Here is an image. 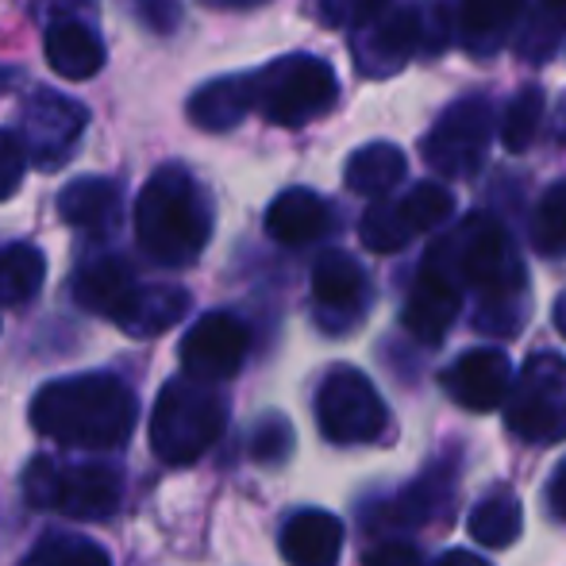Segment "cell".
Returning <instances> with one entry per match:
<instances>
[{
  "label": "cell",
  "mask_w": 566,
  "mask_h": 566,
  "mask_svg": "<svg viewBox=\"0 0 566 566\" xmlns=\"http://www.w3.org/2000/svg\"><path fill=\"white\" fill-rule=\"evenodd\" d=\"M332 224L328 201L316 197L313 189H285L266 209V231L282 247H305L321 239Z\"/></svg>",
  "instance_id": "ac0fdd59"
},
{
  "label": "cell",
  "mask_w": 566,
  "mask_h": 566,
  "mask_svg": "<svg viewBox=\"0 0 566 566\" xmlns=\"http://www.w3.org/2000/svg\"><path fill=\"white\" fill-rule=\"evenodd\" d=\"M544 124V90L539 85H524L501 113V147L509 155H524L532 147V139L539 135Z\"/></svg>",
  "instance_id": "4316f807"
},
{
  "label": "cell",
  "mask_w": 566,
  "mask_h": 566,
  "mask_svg": "<svg viewBox=\"0 0 566 566\" xmlns=\"http://www.w3.org/2000/svg\"><path fill=\"white\" fill-rule=\"evenodd\" d=\"M521 12H524V0H462V12H459L462 43L478 54H490L509 35V28H513Z\"/></svg>",
  "instance_id": "cb8c5ba5"
},
{
  "label": "cell",
  "mask_w": 566,
  "mask_h": 566,
  "mask_svg": "<svg viewBox=\"0 0 566 566\" xmlns=\"http://www.w3.org/2000/svg\"><path fill=\"white\" fill-rule=\"evenodd\" d=\"M119 189L108 178H77L59 193V217L74 228L101 231L113 224Z\"/></svg>",
  "instance_id": "603a6c76"
},
{
  "label": "cell",
  "mask_w": 566,
  "mask_h": 566,
  "mask_svg": "<svg viewBox=\"0 0 566 566\" xmlns=\"http://www.w3.org/2000/svg\"><path fill=\"white\" fill-rule=\"evenodd\" d=\"M547 501H552V513L566 521V462L552 474V482H547Z\"/></svg>",
  "instance_id": "74e56055"
},
{
  "label": "cell",
  "mask_w": 566,
  "mask_h": 566,
  "mask_svg": "<svg viewBox=\"0 0 566 566\" xmlns=\"http://www.w3.org/2000/svg\"><path fill=\"white\" fill-rule=\"evenodd\" d=\"M189 308V293L178 290V285H147V290L135 293L132 308L124 313L119 328L135 339H147V336H163L166 328L186 316Z\"/></svg>",
  "instance_id": "7402d4cb"
},
{
  "label": "cell",
  "mask_w": 566,
  "mask_h": 566,
  "mask_svg": "<svg viewBox=\"0 0 566 566\" xmlns=\"http://www.w3.org/2000/svg\"><path fill=\"white\" fill-rule=\"evenodd\" d=\"M313 297L328 316H358L370 297L366 270L350 254L324 251L313 266Z\"/></svg>",
  "instance_id": "2e32d148"
},
{
  "label": "cell",
  "mask_w": 566,
  "mask_h": 566,
  "mask_svg": "<svg viewBox=\"0 0 566 566\" xmlns=\"http://www.w3.org/2000/svg\"><path fill=\"white\" fill-rule=\"evenodd\" d=\"M459 308H462L459 266H454V251L448 239V243H436L428 251L424 266H420L417 282H412L409 305H405V328L420 343H440L451 332Z\"/></svg>",
  "instance_id": "30bf717a"
},
{
  "label": "cell",
  "mask_w": 566,
  "mask_h": 566,
  "mask_svg": "<svg viewBox=\"0 0 566 566\" xmlns=\"http://www.w3.org/2000/svg\"><path fill=\"white\" fill-rule=\"evenodd\" d=\"M366 566H420V552L412 544H381L378 552L366 555Z\"/></svg>",
  "instance_id": "d590c367"
},
{
  "label": "cell",
  "mask_w": 566,
  "mask_h": 566,
  "mask_svg": "<svg viewBox=\"0 0 566 566\" xmlns=\"http://www.w3.org/2000/svg\"><path fill=\"white\" fill-rule=\"evenodd\" d=\"M139 420L132 389L113 374H77L43 386L31 401L35 432L70 448H119Z\"/></svg>",
  "instance_id": "6da1fadb"
},
{
  "label": "cell",
  "mask_w": 566,
  "mask_h": 566,
  "mask_svg": "<svg viewBox=\"0 0 566 566\" xmlns=\"http://www.w3.org/2000/svg\"><path fill=\"white\" fill-rule=\"evenodd\" d=\"M143 285L135 282L132 266H127L124 259H101L93 262V266H85L82 274H77L74 282V293L77 301H82L90 313H101L108 316V321H124V313L132 308L135 293H139Z\"/></svg>",
  "instance_id": "d6986e66"
},
{
  "label": "cell",
  "mask_w": 566,
  "mask_h": 566,
  "mask_svg": "<svg viewBox=\"0 0 566 566\" xmlns=\"http://www.w3.org/2000/svg\"><path fill=\"white\" fill-rule=\"evenodd\" d=\"M424 12L420 8H394L389 15H381L378 23L363 31L355 39V62L366 77H389L401 66H409V59L424 43Z\"/></svg>",
  "instance_id": "5bb4252c"
},
{
  "label": "cell",
  "mask_w": 566,
  "mask_h": 566,
  "mask_svg": "<svg viewBox=\"0 0 566 566\" xmlns=\"http://www.w3.org/2000/svg\"><path fill=\"white\" fill-rule=\"evenodd\" d=\"M31 505L59 509L74 521H105L119 505V478L108 467H51L35 459L23 478Z\"/></svg>",
  "instance_id": "52a82bcc"
},
{
  "label": "cell",
  "mask_w": 566,
  "mask_h": 566,
  "mask_svg": "<svg viewBox=\"0 0 566 566\" xmlns=\"http://www.w3.org/2000/svg\"><path fill=\"white\" fill-rule=\"evenodd\" d=\"M405 170H409V163H405V155L394 143H366V147H358L355 155L347 158L343 181H347L350 193L381 201L389 189L401 186Z\"/></svg>",
  "instance_id": "ffe728a7"
},
{
  "label": "cell",
  "mask_w": 566,
  "mask_h": 566,
  "mask_svg": "<svg viewBox=\"0 0 566 566\" xmlns=\"http://www.w3.org/2000/svg\"><path fill=\"white\" fill-rule=\"evenodd\" d=\"M358 239H363L366 251L374 254H397L401 247H409L412 228L405 224L401 209L397 205H374L363 212V224H358Z\"/></svg>",
  "instance_id": "4dcf8cb0"
},
{
  "label": "cell",
  "mask_w": 566,
  "mask_h": 566,
  "mask_svg": "<svg viewBox=\"0 0 566 566\" xmlns=\"http://www.w3.org/2000/svg\"><path fill=\"white\" fill-rule=\"evenodd\" d=\"M563 35H566V0H536L532 20L516 46H521L524 59L544 62L547 54H555V46L563 43Z\"/></svg>",
  "instance_id": "f546056e"
},
{
  "label": "cell",
  "mask_w": 566,
  "mask_h": 566,
  "mask_svg": "<svg viewBox=\"0 0 566 566\" xmlns=\"http://www.w3.org/2000/svg\"><path fill=\"white\" fill-rule=\"evenodd\" d=\"M316 424L332 443H374L386 432V405L363 370L339 366L316 394Z\"/></svg>",
  "instance_id": "ba28073f"
},
{
  "label": "cell",
  "mask_w": 566,
  "mask_h": 566,
  "mask_svg": "<svg viewBox=\"0 0 566 566\" xmlns=\"http://www.w3.org/2000/svg\"><path fill=\"white\" fill-rule=\"evenodd\" d=\"M397 209H401L405 224L412 228V235H420V231H436L440 224H448L454 212V193L440 181H420V186L409 189V197Z\"/></svg>",
  "instance_id": "f1b7e54d"
},
{
  "label": "cell",
  "mask_w": 566,
  "mask_h": 566,
  "mask_svg": "<svg viewBox=\"0 0 566 566\" xmlns=\"http://www.w3.org/2000/svg\"><path fill=\"white\" fill-rule=\"evenodd\" d=\"M493 132V108L485 97H462L436 119V127L420 143V155L440 178H470L485 163Z\"/></svg>",
  "instance_id": "9c48e42d"
},
{
  "label": "cell",
  "mask_w": 566,
  "mask_h": 566,
  "mask_svg": "<svg viewBox=\"0 0 566 566\" xmlns=\"http://www.w3.org/2000/svg\"><path fill=\"white\" fill-rule=\"evenodd\" d=\"M343 552V524L324 509H305L282 528V555L290 566H336Z\"/></svg>",
  "instance_id": "e0dca14e"
},
{
  "label": "cell",
  "mask_w": 566,
  "mask_h": 566,
  "mask_svg": "<svg viewBox=\"0 0 566 566\" xmlns=\"http://www.w3.org/2000/svg\"><path fill=\"white\" fill-rule=\"evenodd\" d=\"M224 420V401L205 381L178 378L158 394L150 412V448L163 462H193L220 440Z\"/></svg>",
  "instance_id": "5b68a950"
},
{
  "label": "cell",
  "mask_w": 566,
  "mask_h": 566,
  "mask_svg": "<svg viewBox=\"0 0 566 566\" xmlns=\"http://www.w3.org/2000/svg\"><path fill=\"white\" fill-rule=\"evenodd\" d=\"M247 347H251V332L243 321H235L231 313H209L181 339V370L186 378L212 386L243 366Z\"/></svg>",
  "instance_id": "8fae6325"
},
{
  "label": "cell",
  "mask_w": 566,
  "mask_h": 566,
  "mask_svg": "<svg viewBox=\"0 0 566 566\" xmlns=\"http://www.w3.org/2000/svg\"><path fill=\"white\" fill-rule=\"evenodd\" d=\"M43 46H46V66L59 77H66V82H85V77L101 74V66H105V43H101V35L85 20H74V15H59L46 28Z\"/></svg>",
  "instance_id": "9a60e30c"
},
{
  "label": "cell",
  "mask_w": 566,
  "mask_h": 566,
  "mask_svg": "<svg viewBox=\"0 0 566 566\" xmlns=\"http://www.w3.org/2000/svg\"><path fill=\"white\" fill-rule=\"evenodd\" d=\"M46 277V259L39 247L12 243L0 251V305H23L39 293Z\"/></svg>",
  "instance_id": "484cf974"
},
{
  "label": "cell",
  "mask_w": 566,
  "mask_h": 566,
  "mask_svg": "<svg viewBox=\"0 0 566 566\" xmlns=\"http://www.w3.org/2000/svg\"><path fill=\"white\" fill-rule=\"evenodd\" d=\"M224 8H254V4H266V0H217Z\"/></svg>",
  "instance_id": "60d3db41"
},
{
  "label": "cell",
  "mask_w": 566,
  "mask_h": 566,
  "mask_svg": "<svg viewBox=\"0 0 566 566\" xmlns=\"http://www.w3.org/2000/svg\"><path fill=\"white\" fill-rule=\"evenodd\" d=\"M459 277L482 293V313L478 328L493 321V313H505L513 328H521V297H524V266L516 247L509 243L505 228L490 217L467 220L459 239H451Z\"/></svg>",
  "instance_id": "3957f363"
},
{
  "label": "cell",
  "mask_w": 566,
  "mask_h": 566,
  "mask_svg": "<svg viewBox=\"0 0 566 566\" xmlns=\"http://www.w3.org/2000/svg\"><path fill=\"white\" fill-rule=\"evenodd\" d=\"M135 231L143 251L163 266H189L205 251L212 212L197 181L181 166H163L143 186L135 205Z\"/></svg>",
  "instance_id": "7a4b0ae2"
},
{
  "label": "cell",
  "mask_w": 566,
  "mask_h": 566,
  "mask_svg": "<svg viewBox=\"0 0 566 566\" xmlns=\"http://www.w3.org/2000/svg\"><path fill=\"white\" fill-rule=\"evenodd\" d=\"M135 8H139V15L150 23V28L158 31H170L174 23H178V0H135Z\"/></svg>",
  "instance_id": "8d00e7d4"
},
{
  "label": "cell",
  "mask_w": 566,
  "mask_h": 566,
  "mask_svg": "<svg viewBox=\"0 0 566 566\" xmlns=\"http://www.w3.org/2000/svg\"><path fill=\"white\" fill-rule=\"evenodd\" d=\"M251 97L270 124L301 127L336 105L339 77L316 54H285L251 74Z\"/></svg>",
  "instance_id": "277c9868"
},
{
  "label": "cell",
  "mask_w": 566,
  "mask_h": 566,
  "mask_svg": "<svg viewBox=\"0 0 566 566\" xmlns=\"http://www.w3.org/2000/svg\"><path fill=\"white\" fill-rule=\"evenodd\" d=\"M90 124V113H85L77 101L62 97V93L39 90L35 97L23 108V147H28V158H35L43 170H54L70 158L77 135Z\"/></svg>",
  "instance_id": "7c38bea8"
},
{
  "label": "cell",
  "mask_w": 566,
  "mask_h": 566,
  "mask_svg": "<svg viewBox=\"0 0 566 566\" xmlns=\"http://www.w3.org/2000/svg\"><path fill=\"white\" fill-rule=\"evenodd\" d=\"M505 424L528 443L566 440V358L539 350L516 374L505 401Z\"/></svg>",
  "instance_id": "8992f818"
},
{
  "label": "cell",
  "mask_w": 566,
  "mask_h": 566,
  "mask_svg": "<svg viewBox=\"0 0 566 566\" xmlns=\"http://www.w3.org/2000/svg\"><path fill=\"white\" fill-rule=\"evenodd\" d=\"M555 328L563 332V339H566V293L559 301H555Z\"/></svg>",
  "instance_id": "ab89813d"
},
{
  "label": "cell",
  "mask_w": 566,
  "mask_h": 566,
  "mask_svg": "<svg viewBox=\"0 0 566 566\" xmlns=\"http://www.w3.org/2000/svg\"><path fill=\"white\" fill-rule=\"evenodd\" d=\"M440 566H490V563H485V559H478L474 552H462V547H454V552L443 555Z\"/></svg>",
  "instance_id": "f35d334b"
},
{
  "label": "cell",
  "mask_w": 566,
  "mask_h": 566,
  "mask_svg": "<svg viewBox=\"0 0 566 566\" xmlns=\"http://www.w3.org/2000/svg\"><path fill=\"white\" fill-rule=\"evenodd\" d=\"M316 12L328 28H355L366 31L381 15L394 12V0H316Z\"/></svg>",
  "instance_id": "1f68e13d"
},
{
  "label": "cell",
  "mask_w": 566,
  "mask_h": 566,
  "mask_svg": "<svg viewBox=\"0 0 566 566\" xmlns=\"http://www.w3.org/2000/svg\"><path fill=\"white\" fill-rule=\"evenodd\" d=\"M46 566H108V555L97 544H62Z\"/></svg>",
  "instance_id": "e575fe53"
},
{
  "label": "cell",
  "mask_w": 566,
  "mask_h": 566,
  "mask_svg": "<svg viewBox=\"0 0 566 566\" xmlns=\"http://www.w3.org/2000/svg\"><path fill=\"white\" fill-rule=\"evenodd\" d=\"M524 528V509L513 493H490L485 501H478L470 513V536L482 547H509L516 544Z\"/></svg>",
  "instance_id": "d4e9b609"
},
{
  "label": "cell",
  "mask_w": 566,
  "mask_h": 566,
  "mask_svg": "<svg viewBox=\"0 0 566 566\" xmlns=\"http://www.w3.org/2000/svg\"><path fill=\"white\" fill-rule=\"evenodd\" d=\"M23 170H28V147L20 135L0 132V201L15 197V189L23 186Z\"/></svg>",
  "instance_id": "d6a6232c"
},
{
  "label": "cell",
  "mask_w": 566,
  "mask_h": 566,
  "mask_svg": "<svg viewBox=\"0 0 566 566\" xmlns=\"http://www.w3.org/2000/svg\"><path fill=\"white\" fill-rule=\"evenodd\" d=\"M254 108L251 97V74L243 77H220V82H209L205 90L193 93L189 101V119L205 132H228L239 119Z\"/></svg>",
  "instance_id": "44dd1931"
},
{
  "label": "cell",
  "mask_w": 566,
  "mask_h": 566,
  "mask_svg": "<svg viewBox=\"0 0 566 566\" xmlns=\"http://www.w3.org/2000/svg\"><path fill=\"white\" fill-rule=\"evenodd\" d=\"M443 394L454 405L470 412H493L505 409L509 394H513V363L501 347H478L459 355L448 370L440 374Z\"/></svg>",
  "instance_id": "4fadbf2b"
},
{
  "label": "cell",
  "mask_w": 566,
  "mask_h": 566,
  "mask_svg": "<svg viewBox=\"0 0 566 566\" xmlns=\"http://www.w3.org/2000/svg\"><path fill=\"white\" fill-rule=\"evenodd\" d=\"M532 247L544 259H563L566 254V181L547 189L532 209Z\"/></svg>",
  "instance_id": "83f0119b"
},
{
  "label": "cell",
  "mask_w": 566,
  "mask_h": 566,
  "mask_svg": "<svg viewBox=\"0 0 566 566\" xmlns=\"http://www.w3.org/2000/svg\"><path fill=\"white\" fill-rule=\"evenodd\" d=\"M290 448H293L290 424H285L282 417H266V420H262L259 432H254V443H251L254 459H259V462H282L285 454H290Z\"/></svg>",
  "instance_id": "836d02e7"
}]
</instances>
